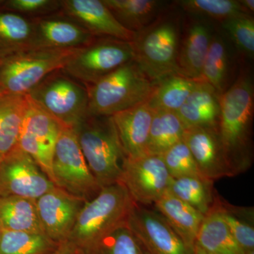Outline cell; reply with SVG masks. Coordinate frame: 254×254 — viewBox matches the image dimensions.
Masks as SVG:
<instances>
[{"label": "cell", "mask_w": 254, "mask_h": 254, "mask_svg": "<svg viewBox=\"0 0 254 254\" xmlns=\"http://www.w3.org/2000/svg\"><path fill=\"white\" fill-rule=\"evenodd\" d=\"M220 105L219 139L232 177L236 176L248 170L254 160V86L250 73H241L220 95Z\"/></svg>", "instance_id": "1"}, {"label": "cell", "mask_w": 254, "mask_h": 254, "mask_svg": "<svg viewBox=\"0 0 254 254\" xmlns=\"http://www.w3.org/2000/svg\"><path fill=\"white\" fill-rule=\"evenodd\" d=\"M135 204L121 182L103 187L82 206L68 241L88 254L102 239L127 225Z\"/></svg>", "instance_id": "2"}, {"label": "cell", "mask_w": 254, "mask_h": 254, "mask_svg": "<svg viewBox=\"0 0 254 254\" xmlns=\"http://www.w3.org/2000/svg\"><path fill=\"white\" fill-rule=\"evenodd\" d=\"M182 27L181 16L167 9L146 27L135 33L131 41L133 61L155 83L177 73Z\"/></svg>", "instance_id": "3"}, {"label": "cell", "mask_w": 254, "mask_h": 254, "mask_svg": "<svg viewBox=\"0 0 254 254\" xmlns=\"http://www.w3.org/2000/svg\"><path fill=\"white\" fill-rule=\"evenodd\" d=\"M155 87V83L147 77L133 60L86 86L88 116H113L146 103Z\"/></svg>", "instance_id": "4"}, {"label": "cell", "mask_w": 254, "mask_h": 254, "mask_svg": "<svg viewBox=\"0 0 254 254\" xmlns=\"http://www.w3.org/2000/svg\"><path fill=\"white\" fill-rule=\"evenodd\" d=\"M88 168L103 187L120 182L126 157L112 116H88L74 129Z\"/></svg>", "instance_id": "5"}, {"label": "cell", "mask_w": 254, "mask_h": 254, "mask_svg": "<svg viewBox=\"0 0 254 254\" xmlns=\"http://www.w3.org/2000/svg\"><path fill=\"white\" fill-rule=\"evenodd\" d=\"M81 48H33L6 58L0 62V91L27 95L50 73L63 69Z\"/></svg>", "instance_id": "6"}, {"label": "cell", "mask_w": 254, "mask_h": 254, "mask_svg": "<svg viewBox=\"0 0 254 254\" xmlns=\"http://www.w3.org/2000/svg\"><path fill=\"white\" fill-rule=\"evenodd\" d=\"M27 95L65 128L75 129L88 116L86 86L63 69L50 73Z\"/></svg>", "instance_id": "7"}, {"label": "cell", "mask_w": 254, "mask_h": 254, "mask_svg": "<svg viewBox=\"0 0 254 254\" xmlns=\"http://www.w3.org/2000/svg\"><path fill=\"white\" fill-rule=\"evenodd\" d=\"M133 58L131 41L96 38L81 48L63 71L83 86H89L133 61Z\"/></svg>", "instance_id": "8"}, {"label": "cell", "mask_w": 254, "mask_h": 254, "mask_svg": "<svg viewBox=\"0 0 254 254\" xmlns=\"http://www.w3.org/2000/svg\"><path fill=\"white\" fill-rule=\"evenodd\" d=\"M53 173L55 186L86 201L94 198L102 189L88 168L73 128H63L60 132L53 156Z\"/></svg>", "instance_id": "9"}, {"label": "cell", "mask_w": 254, "mask_h": 254, "mask_svg": "<svg viewBox=\"0 0 254 254\" xmlns=\"http://www.w3.org/2000/svg\"><path fill=\"white\" fill-rule=\"evenodd\" d=\"M27 95L28 105L23 118L18 147L36 162L55 185L53 160L62 126Z\"/></svg>", "instance_id": "10"}, {"label": "cell", "mask_w": 254, "mask_h": 254, "mask_svg": "<svg viewBox=\"0 0 254 254\" xmlns=\"http://www.w3.org/2000/svg\"><path fill=\"white\" fill-rule=\"evenodd\" d=\"M172 180L161 155L146 154L125 159L120 182L135 203L148 205L168 191Z\"/></svg>", "instance_id": "11"}, {"label": "cell", "mask_w": 254, "mask_h": 254, "mask_svg": "<svg viewBox=\"0 0 254 254\" xmlns=\"http://www.w3.org/2000/svg\"><path fill=\"white\" fill-rule=\"evenodd\" d=\"M55 186L18 145L0 163V197L38 199Z\"/></svg>", "instance_id": "12"}, {"label": "cell", "mask_w": 254, "mask_h": 254, "mask_svg": "<svg viewBox=\"0 0 254 254\" xmlns=\"http://www.w3.org/2000/svg\"><path fill=\"white\" fill-rule=\"evenodd\" d=\"M127 226L149 254H193L159 212L136 204Z\"/></svg>", "instance_id": "13"}, {"label": "cell", "mask_w": 254, "mask_h": 254, "mask_svg": "<svg viewBox=\"0 0 254 254\" xmlns=\"http://www.w3.org/2000/svg\"><path fill=\"white\" fill-rule=\"evenodd\" d=\"M85 202L57 186L39 197L37 211L45 235L58 243L68 241Z\"/></svg>", "instance_id": "14"}, {"label": "cell", "mask_w": 254, "mask_h": 254, "mask_svg": "<svg viewBox=\"0 0 254 254\" xmlns=\"http://www.w3.org/2000/svg\"><path fill=\"white\" fill-rule=\"evenodd\" d=\"M60 14L71 18L95 38L131 41L135 33L119 23L103 0H61Z\"/></svg>", "instance_id": "15"}, {"label": "cell", "mask_w": 254, "mask_h": 254, "mask_svg": "<svg viewBox=\"0 0 254 254\" xmlns=\"http://www.w3.org/2000/svg\"><path fill=\"white\" fill-rule=\"evenodd\" d=\"M31 48H81L94 41L93 36L71 18L60 14L33 18Z\"/></svg>", "instance_id": "16"}, {"label": "cell", "mask_w": 254, "mask_h": 254, "mask_svg": "<svg viewBox=\"0 0 254 254\" xmlns=\"http://www.w3.org/2000/svg\"><path fill=\"white\" fill-rule=\"evenodd\" d=\"M183 140L193 155L200 175L204 178L214 182L222 177H232L217 128H187Z\"/></svg>", "instance_id": "17"}, {"label": "cell", "mask_w": 254, "mask_h": 254, "mask_svg": "<svg viewBox=\"0 0 254 254\" xmlns=\"http://www.w3.org/2000/svg\"><path fill=\"white\" fill-rule=\"evenodd\" d=\"M204 19H192L182 31L178 57L177 73L200 81L203 64L214 31L210 23Z\"/></svg>", "instance_id": "18"}, {"label": "cell", "mask_w": 254, "mask_h": 254, "mask_svg": "<svg viewBox=\"0 0 254 254\" xmlns=\"http://www.w3.org/2000/svg\"><path fill=\"white\" fill-rule=\"evenodd\" d=\"M154 110L148 103L120 112L112 116L126 158L147 154V145Z\"/></svg>", "instance_id": "19"}, {"label": "cell", "mask_w": 254, "mask_h": 254, "mask_svg": "<svg viewBox=\"0 0 254 254\" xmlns=\"http://www.w3.org/2000/svg\"><path fill=\"white\" fill-rule=\"evenodd\" d=\"M154 204L187 248L193 253L197 234L204 215L169 190Z\"/></svg>", "instance_id": "20"}, {"label": "cell", "mask_w": 254, "mask_h": 254, "mask_svg": "<svg viewBox=\"0 0 254 254\" xmlns=\"http://www.w3.org/2000/svg\"><path fill=\"white\" fill-rule=\"evenodd\" d=\"M176 113L187 128H217L220 114V95L208 83L200 81Z\"/></svg>", "instance_id": "21"}, {"label": "cell", "mask_w": 254, "mask_h": 254, "mask_svg": "<svg viewBox=\"0 0 254 254\" xmlns=\"http://www.w3.org/2000/svg\"><path fill=\"white\" fill-rule=\"evenodd\" d=\"M219 200L218 197L213 208L203 217L197 234L195 245L213 254H244L232 237L222 216Z\"/></svg>", "instance_id": "22"}, {"label": "cell", "mask_w": 254, "mask_h": 254, "mask_svg": "<svg viewBox=\"0 0 254 254\" xmlns=\"http://www.w3.org/2000/svg\"><path fill=\"white\" fill-rule=\"evenodd\" d=\"M120 24L136 33L154 21L167 7L157 0H103Z\"/></svg>", "instance_id": "23"}, {"label": "cell", "mask_w": 254, "mask_h": 254, "mask_svg": "<svg viewBox=\"0 0 254 254\" xmlns=\"http://www.w3.org/2000/svg\"><path fill=\"white\" fill-rule=\"evenodd\" d=\"M27 105L26 95L0 98V163L17 146Z\"/></svg>", "instance_id": "24"}, {"label": "cell", "mask_w": 254, "mask_h": 254, "mask_svg": "<svg viewBox=\"0 0 254 254\" xmlns=\"http://www.w3.org/2000/svg\"><path fill=\"white\" fill-rule=\"evenodd\" d=\"M0 227L8 231L44 234L36 200L21 197H0Z\"/></svg>", "instance_id": "25"}, {"label": "cell", "mask_w": 254, "mask_h": 254, "mask_svg": "<svg viewBox=\"0 0 254 254\" xmlns=\"http://www.w3.org/2000/svg\"><path fill=\"white\" fill-rule=\"evenodd\" d=\"M33 33L31 18L0 9V62L31 49Z\"/></svg>", "instance_id": "26"}, {"label": "cell", "mask_w": 254, "mask_h": 254, "mask_svg": "<svg viewBox=\"0 0 254 254\" xmlns=\"http://www.w3.org/2000/svg\"><path fill=\"white\" fill-rule=\"evenodd\" d=\"M200 81L173 73L155 83L154 91L147 103L154 111L176 113Z\"/></svg>", "instance_id": "27"}, {"label": "cell", "mask_w": 254, "mask_h": 254, "mask_svg": "<svg viewBox=\"0 0 254 254\" xmlns=\"http://www.w3.org/2000/svg\"><path fill=\"white\" fill-rule=\"evenodd\" d=\"M187 128L175 112L154 111L147 145V154L161 155L182 141Z\"/></svg>", "instance_id": "28"}, {"label": "cell", "mask_w": 254, "mask_h": 254, "mask_svg": "<svg viewBox=\"0 0 254 254\" xmlns=\"http://www.w3.org/2000/svg\"><path fill=\"white\" fill-rule=\"evenodd\" d=\"M213 184L202 176L179 177L173 178L168 190L205 215L213 208L218 198L214 193Z\"/></svg>", "instance_id": "29"}, {"label": "cell", "mask_w": 254, "mask_h": 254, "mask_svg": "<svg viewBox=\"0 0 254 254\" xmlns=\"http://www.w3.org/2000/svg\"><path fill=\"white\" fill-rule=\"evenodd\" d=\"M229 66L230 58L226 42L222 35L214 33L200 81L210 85L219 95H222L227 90Z\"/></svg>", "instance_id": "30"}, {"label": "cell", "mask_w": 254, "mask_h": 254, "mask_svg": "<svg viewBox=\"0 0 254 254\" xmlns=\"http://www.w3.org/2000/svg\"><path fill=\"white\" fill-rule=\"evenodd\" d=\"M61 244L44 234L2 230L0 254H48Z\"/></svg>", "instance_id": "31"}, {"label": "cell", "mask_w": 254, "mask_h": 254, "mask_svg": "<svg viewBox=\"0 0 254 254\" xmlns=\"http://www.w3.org/2000/svg\"><path fill=\"white\" fill-rule=\"evenodd\" d=\"M219 206L232 237L243 254L254 250L253 213L219 200Z\"/></svg>", "instance_id": "32"}, {"label": "cell", "mask_w": 254, "mask_h": 254, "mask_svg": "<svg viewBox=\"0 0 254 254\" xmlns=\"http://www.w3.org/2000/svg\"><path fill=\"white\" fill-rule=\"evenodd\" d=\"M175 2L187 12L220 21L239 15L247 14L240 0H181Z\"/></svg>", "instance_id": "33"}, {"label": "cell", "mask_w": 254, "mask_h": 254, "mask_svg": "<svg viewBox=\"0 0 254 254\" xmlns=\"http://www.w3.org/2000/svg\"><path fill=\"white\" fill-rule=\"evenodd\" d=\"M86 254H148L134 234L125 225L112 232Z\"/></svg>", "instance_id": "34"}, {"label": "cell", "mask_w": 254, "mask_h": 254, "mask_svg": "<svg viewBox=\"0 0 254 254\" xmlns=\"http://www.w3.org/2000/svg\"><path fill=\"white\" fill-rule=\"evenodd\" d=\"M222 27L246 56H254V20L250 15L242 14L220 21Z\"/></svg>", "instance_id": "35"}, {"label": "cell", "mask_w": 254, "mask_h": 254, "mask_svg": "<svg viewBox=\"0 0 254 254\" xmlns=\"http://www.w3.org/2000/svg\"><path fill=\"white\" fill-rule=\"evenodd\" d=\"M161 156L172 178L202 176L193 155L184 140L174 145Z\"/></svg>", "instance_id": "36"}, {"label": "cell", "mask_w": 254, "mask_h": 254, "mask_svg": "<svg viewBox=\"0 0 254 254\" xmlns=\"http://www.w3.org/2000/svg\"><path fill=\"white\" fill-rule=\"evenodd\" d=\"M61 9V0H0V9L28 18L56 14Z\"/></svg>", "instance_id": "37"}, {"label": "cell", "mask_w": 254, "mask_h": 254, "mask_svg": "<svg viewBox=\"0 0 254 254\" xmlns=\"http://www.w3.org/2000/svg\"><path fill=\"white\" fill-rule=\"evenodd\" d=\"M77 247L70 241L63 242L56 250L48 254H75Z\"/></svg>", "instance_id": "38"}, {"label": "cell", "mask_w": 254, "mask_h": 254, "mask_svg": "<svg viewBox=\"0 0 254 254\" xmlns=\"http://www.w3.org/2000/svg\"><path fill=\"white\" fill-rule=\"evenodd\" d=\"M240 2L245 12L252 16L254 11V0H240Z\"/></svg>", "instance_id": "39"}, {"label": "cell", "mask_w": 254, "mask_h": 254, "mask_svg": "<svg viewBox=\"0 0 254 254\" xmlns=\"http://www.w3.org/2000/svg\"><path fill=\"white\" fill-rule=\"evenodd\" d=\"M193 254H213L211 253H209V252H206L203 249L200 248V247H198V245H195L194 250H193Z\"/></svg>", "instance_id": "40"}, {"label": "cell", "mask_w": 254, "mask_h": 254, "mask_svg": "<svg viewBox=\"0 0 254 254\" xmlns=\"http://www.w3.org/2000/svg\"><path fill=\"white\" fill-rule=\"evenodd\" d=\"M86 254L85 253V252H83V251L79 250V249H77V250H76V254Z\"/></svg>", "instance_id": "41"}, {"label": "cell", "mask_w": 254, "mask_h": 254, "mask_svg": "<svg viewBox=\"0 0 254 254\" xmlns=\"http://www.w3.org/2000/svg\"><path fill=\"white\" fill-rule=\"evenodd\" d=\"M1 234H2V229L0 227V240H1Z\"/></svg>", "instance_id": "42"}, {"label": "cell", "mask_w": 254, "mask_h": 254, "mask_svg": "<svg viewBox=\"0 0 254 254\" xmlns=\"http://www.w3.org/2000/svg\"><path fill=\"white\" fill-rule=\"evenodd\" d=\"M4 95H5L4 93H3L2 92L0 91V98H1V97L4 96Z\"/></svg>", "instance_id": "43"}, {"label": "cell", "mask_w": 254, "mask_h": 254, "mask_svg": "<svg viewBox=\"0 0 254 254\" xmlns=\"http://www.w3.org/2000/svg\"><path fill=\"white\" fill-rule=\"evenodd\" d=\"M235 254V253H228V254Z\"/></svg>", "instance_id": "44"}, {"label": "cell", "mask_w": 254, "mask_h": 254, "mask_svg": "<svg viewBox=\"0 0 254 254\" xmlns=\"http://www.w3.org/2000/svg\"></svg>", "instance_id": "45"}]
</instances>
